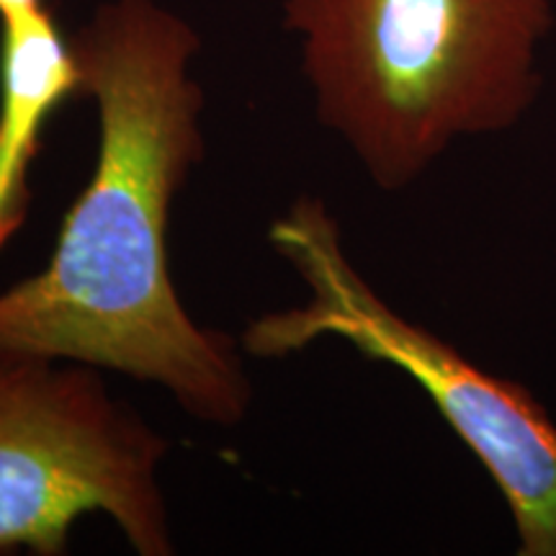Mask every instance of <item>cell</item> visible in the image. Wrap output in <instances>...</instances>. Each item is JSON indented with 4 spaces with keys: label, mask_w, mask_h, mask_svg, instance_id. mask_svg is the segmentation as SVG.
Wrapping results in <instances>:
<instances>
[{
    "label": "cell",
    "mask_w": 556,
    "mask_h": 556,
    "mask_svg": "<svg viewBox=\"0 0 556 556\" xmlns=\"http://www.w3.org/2000/svg\"><path fill=\"white\" fill-rule=\"evenodd\" d=\"M58 364L0 358V554H65L70 528L93 510L137 554H173L157 479L168 441L93 366Z\"/></svg>",
    "instance_id": "4"
},
{
    "label": "cell",
    "mask_w": 556,
    "mask_h": 556,
    "mask_svg": "<svg viewBox=\"0 0 556 556\" xmlns=\"http://www.w3.org/2000/svg\"><path fill=\"white\" fill-rule=\"evenodd\" d=\"M45 0H0V21L18 16V13H29L37 9H45Z\"/></svg>",
    "instance_id": "6"
},
{
    "label": "cell",
    "mask_w": 556,
    "mask_h": 556,
    "mask_svg": "<svg viewBox=\"0 0 556 556\" xmlns=\"http://www.w3.org/2000/svg\"><path fill=\"white\" fill-rule=\"evenodd\" d=\"M70 41L99 106V163L50 263L0 294V358L111 368L165 387L201 422L238 426V343L193 323L168 270L170 204L204 155L199 37L152 0H114Z\"/></svg>",
    "instance_id": "1"
},
{
    "label": "cell",
    "mask_w": 556,
    "mask_h": 556,
    "mask_svg": "<svg viewBox=\"0 0 556 556\" xmlns=\"http://www.w3.org/2000/svg\"><path fill=\"white\" fill-rule=\"evenodd\" d=\"M0 34V250L29 214V170L50 116L83 96L73 41L50 5L3 18Z\"/></svg>",
    "instance_id": "5"
},
{
    "label": "cell",
    "mask_w": 556,
    "mask_h": 556,
    "mask_svg": "<svg viewBox=\"0 0 556 556\" xmlns=\"http://www.w3.org/2000/svg\"><path fill=\"white\" fill-rule=\"evenodd\" d=\"M270 242L309 289L304 307L263 315L240 348L283 358L330 336L420 384L503 492L520 556H556V422L523 387L479 368L433 332L402 317L348 261L323 199L299 197Z\"/></svg>",
    "instance_id": "3"
},
{
    "label": "cell",
    "mask_w": 556,
    "mask_h": 556,
    "mask_svg": "<svg viewBox=\"0 0 556 556\" xmlns=\"http://www.w3.org/2000/svg\"><path fill=\"white\" fill-rule=\"evenodd\" d=\"M317 116L384 191L539 101L552 0H283Z\"/></svg>",
    "instance_id": "2"
}]
</instances>
